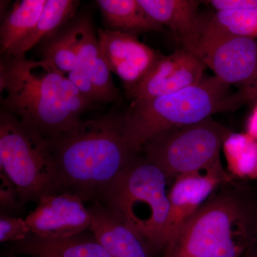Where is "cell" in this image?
Wrapping results in <instances>:
<instances>
[{"label": "cell", "instance_id": "9c48e42d", "mask_svg": "<svg viewBox=\"0 0 257 257\" xmlns=\"http://www.w3.org/2000/svg\"><path fill=\"white\" fill-rule=\"evenodd\" d=\"M84 200L69 192L43 196L26 218L32 234L42 239H62L90 229L92 214Z\"/></svg>", "mask_w": 257, "mask_h": 257}, {"label": "cell", "instance_id": "83f0119b", "mask_svg": "<svg viewBox=\"0 0 257 257\" xmlns=\"http://www.w3.org/2000/svg\"><path fill=\"white\" fill-rule=\"evenodd\" d=\"M248 135L257 141V106L248 121Z\"/></svg>", "mask_w": 257, "mask_h": 257}, {"label": "cell", "instance_id": "8992f818", "mask_svg": "<svg viewBox=\"0 0 257 257\" xmlns=\"http://www.w3.org/2000/svg\"><path fill=\"white\" fill-rule=\"evenodd\" d=\"M0 168L23 203L62 188L50 140L4 111L0 116Z\"/></svg>", "mask_w": 257, "mask_h": 257}, {"label": "cell", "instance_id": "2e32d148", "mask_svg": "<svg viewBox=\"0 0 257 257\" xmlns=\"http://www.w3.org/2000/svg\"><path fill=\"white\" fill-rule=\"evenodd\" d=\"M20 252L32 257H111L93 236L78 234L62 239H45L33 234L18 242Z\"/></svg>", "mask_w": 257, "mask_h": 257}, {"label": "cell", "instance_id": "d6986e66", "mask_svg": "<svg viewBox=\"0 0 257 257\" xmlns=\"http://www.w3.org/2000/svg\"><path fill=\"white\" fill-rule=\"evenodd\" d=\"M78 3L73 0H47L36 27L19 47L14 57L25 55L45 37L64 26L73 18Z\"/></svg>", "mask_w": 257, "mask_h": 257}, {"label": "cell", "instance_id": "e0dca14e", "mask_svg": "<svg viewBox=\"0 0 257 257\" xmlns=\"http://www.w3.org/2000/svg\"><path fill=\"white\" fill-rule=\"evenodd\" d=\"M47 1L19 2L7 15L0 29V45L3 58L14 57L20 45L31 35Z\"/></svg>", "mask_w": 257, "mask_h": 257}, {"label": "cell", "instance_id": "4fadbf2b", "mask_svg": "<svg viewBox=\"0 0 257 257\" xmlns=\"http://www.w3.org/2000/svg\"><path fill=\"white\" fill-rule=\"evenodd\" d=\"M68 26L79 64L90 77L103 102L114 100L117 90L92 23L89 19L82 18L74 20Z\"/></svg>", "mask_w": 257, "mask_h": 257}, {"label": "cell", "instance_id": "ac0fdd59", "mask_svg": "<svg viewBox=\"0 0 257 257\" xmlns=\"http://www.w3.org/2000/svg\"><path fill=\"white\" fill-rule=\"evenodd\" d=\"M96 3L107 30L135 37L145 32L164 30L163 26L145 13L138 0H98Z\"/></svg>", "mask_w": 257, "mask_h": 257}, {"label": "cell", "instance_id": "7a4b0ae2", "mask_svg": "<svg viewBox=\"0 0 257 257\" xmlns=\"http://www.w3.org/2000/svg\"><path fill=\"white\" fill-rule=\"evenodd\" d=\"M61 187L83 199L101 192L138 155L124 132L123 113L110 111L48 138Z\"/></svg>", "mask_w": 257, "mask_h": 257}, {"label": "cell", "instance_id": "7402d4cb", "mask_svg": "<svg viewBox=\"0 0 257 257\" xmlns=\"http://www.w3.org/2000/svg\"><path fill=\"white\" fill-rule=\"evenodd\" d=\"M207 23L213 28L237 36L257 37V9L216 11Z\"/></svg>", "mask_w": 257, "mask_h": 257}, {"label": "cell", "instance_id": "30bf717a", "mask_svg": "<svg viewBox=\"0 0 257 257\" xmlns=\"http://www.w3.org/2000/svg\"><path fill=\"white\" fill-rule=\"evenodd\" d=\"M205 64L182 47L169 55L160 53L145 77L127 95L133 101L147 100L197 85L204 79Z\"/></svg>", "mask_w": 257, "mask_h": 257}, {"label": "cell", "instance_id": "9a60e30c", "mask_svg": "<svg viewBox=\"0 0 257 257\" xmlns=\"http://www.w3.org/2000/svg\"><path fill=\"white\" fill-rule=\"evenodd\" d=\"M149 16L162 26L170 29L188 50L200 35L204 19L199 15L197 0H138Z\"/></svg>", "mask_w": 257, "mask_h": 257}, {"label": "cell", "instance_id": "5b68a950", "mask_svg": "<svg viewBox=\"0 0 257 257\" xmlns=\"http://www.w3.org/2000/svg\"><path fill=\"white\" fill-rule=\"evenodd\" d=\"M168 182L158 167L137 155L100 194L105 207L141 235L155 252L163 250Z\"/></svg>", "mask_w": 257, "mask_h": 257}, {"label": "cell", "instance_id": "4316f807", "mask_svg": "<svg viewBox=\"0 0 257 257\" xmlns=\"http://www.w3.org/2000/svg\"><path fill=\"white\" fill-rule=\"evenodd\" d=\"M245 253L247 257H257V210L251 223Z\"/></svg>", "mask_w": 257, "mask_h": 257}, {"label": "cell", "instance_id": "cb8c5ba5", "mask_svg": "<svg viewBox=\"0 0 257 257\" xmlns=\"http://www.w3.org/2000/svg\"><path fill=\"white\" fill-rule=\"evenodd\" d=\"M67 77L88 100L92 103L103 102L97 89L80 64H78L73 70L67 74Z\"/></svg>", "mask_w": 257, "mask_h": 257}, {"label": "cell", "instance_id": "277c9868", "mask_svg": "<svg viewBox=\"0 0 257 257\" xmlns=\"http://www.w3.org/2000/svg\"><path fill=\"white\" fill-rule=\"evenodd\" d=\"M231 86L216 77H207L197 85L147 100L133 101L124 112V132L138 154L159 134L200 122L216 113L232 111L255 97L254 93Z\"/></svg>", "mask_w": 257, "mask_h": 257}, {"label": "cell", "instance_id": "3957f363", "mask_svg": "<svg viewBox=\"0 0 257 257\" xmlns=\"http://www.w3.org/2000/svg\"><path fill=\"white\" fill-rule=\"evenodd\" d=\"M223 185L166 245L165 257H241L245 253L257 207L239 186Z\"/></svg>", "mask_w": 257, "mask_h": 257}, {"label": "cell", "instance_id": "52a82bcc", "mask_svg": "<svg viewBox=\"0 0 257 257\" xmlns=\"http://www.w3.org/2000/svg\"><path fill=\"white\" fill-rule=\"evenodd\" d=\"M230 135L227 128L209 117L159 134L142 151L169 181L175 180L180 175L222 167L220 150Z\"/></svg>", "mask_w": 257, "mask_h": 257}, {"label": "cell", "instance_id": "f1b7e54d", "mask_svg": "<svg viewBox=\"0 0 257 257\" xmlns=\"http://www.w3.org/2000/svg\"><path fill=\"white\" fill-rule=\"evenodd\" d=\"M251 178L257 179V168L255 172H253V175L251 176Z\"/></svg>", "mask_w": 257, "mask_h": 257}, {"label": "cell", "instance_id": "5bb4252c", "mask_svg": "<svg viewBox=\"0 0 257 257\" xmlns=\"http://www.w3.org/2000/svg\"><path fill=\"white\" fill-rule=\"evenodd\" d=\"M93 236L111 257H152L151 248L138 232L99 203L89 208Z\"/></svg>", "mask_w": 257, "mask_h": 257}, {"label": "cell", "instance_id": "484cf974", "mask_svg": "<svg viewBox=\"0 0 257 257\" xmlns=\"http://www.w3.org/2000/svg\"><path fill=\"white\" fill-rule=\"evenodd\" d=\"M210 4L216 11L226 10L257 9V0H211Z\"/></svg>", "mask_w": 257, "mask_h": 257}, {"label": "cell", "instance_id": "603a6c76", "mask_svg": "<svg viewBox=\"0 0 257 257\" xmlns=\"http://www.w3.org/2000/svg\"><path fill=\"white\" fill-rule=\"evenodd\" d=\"M32 234L26 219L2 215L0 217V241H23Z\"/></svg>", "mask_w": 257, "mask_h": 257}, {"label": "cell", "instance_id": "6da1fadb", "mask_svg": "<svg viewBox=\"0 0 257 257\" xmlns=\"http://www.w3.org/2000/svg\"><path fill=\"white\" fill-rule=\"evenodd\" d=\"M0 93L3 111L47 138L74 127L93 104L53 64L25 55L2 59Z\"/></svg>", "mask_w": 257, "mask_h": 257}, {"label": "cell", "instance_id": "44dd1931", "mask_svg": "<svg viewBox=\"0 0 257 257\" xmlns=\"http://www.w3.org/2000/svg\"><path fill=\"white\" fill-rule=\"evenodd\" d=\"M223 146L233 173L239 177H251L257 168L256 140L248 134H231Z\"/></svg>", "mask_w": 257, "mask_h": 257}, {"label": "cell", "instance_id": "f546056e", "mask_svg": "<svg viewBox=\"0 0 257 257\" xmlns=\"http://www.w3.org/2000/svg\"><path fill=\"white\" fill-rule=\"evenodd\" d=\"M255 90H256V94H257V84L256 86V88H255Z\"/></svg>", "mask_w": 257, "mask_h": 257}, {"label": "cell", "instance_id": "7c38bea8", "mask_svg": "<svg viewBox=\"0 0 257 257\" xmlns=\"http://www.w3.org/2000/svg\"><path fill=\"white\" fill-rule=\"evenodd\" d=\"M98 38L111 72L117 75L128 94L152 68L160 52L130 34L99 30Z\"/></svg>", "mask_w": 257, "mask_h": 257}, {"label": "cell", "instance_id": "ba28073f", "mask_svg": "<svg viewBox=\"0 0 257 257\" xmlns=\"http://www.w3.org/2000/svg\"><path fill=\"white\" fill-rule=\"evenodd\" d=\"M188 50L222 82L256 92V39L226 33L204 20L200 35Z\"/></svg>", "mask_w": 257, "mask_h": 257}, {"label": "cell", "instance_id": "8fae6325", "mask_svg": "<svg viewBox=\"0 0 257 257\" xmlns=\"http://www.w3.org/2000/svg\"><path fill=\"white\" fill-rule=\"evenodd\" d=\"M230 181L222 167L180 175L174 180L169 192L170 211L164 234L163 249L216 187Z\"/></svg>", "mask_w": 257, "mask_h": 257}, {"label": "cell", "instance_id": "d4e9b609", "mask_svg": "<svg viewBox=\"0 0 257 257\" xmlns=\"http://www.w3.org/2000/svg\"><path fill=\"white\" fill-rule=\"evenodd\" d=\"M0 204L2 207L8 209L16 207L19 204L18 201L20 200L16 187L2 171L0 172Z\"/></svg>", "mask_w": 257, "mask_h": 257}, {"label": "cell", "instance_id": "ffe728a7", "mask_svg": "<svg viewBox=\"0 0 257 257\" xmlns=\"http://www.w3.org/2000/svg\"><path fill=\"white\" fill-rule=\"evenodd\" d=\"M42 60L50 62L67 75L79 64L68 25L45 37L40 42Z\"/></svg>", "mask_w": 257, "mask_h": 257}]
</instances>
